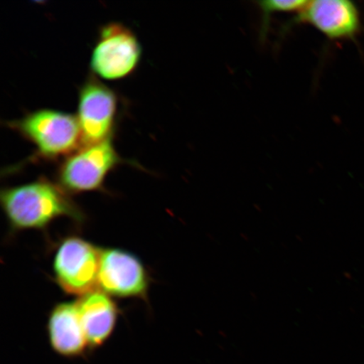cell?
I'll list each match as a JSON object with an SVG mask.
<instances>
[{"label":"cell","instance_id":"cell-5","mask_svg":"<svg viewBox=\"0 0 364 364\" xmlns=\"http://www.w3.org/2000/svg\"><path fill=\"white\" fill-rule=\"evenodd\" d=\"M101 254L88 240L68 236L54 255V280L63 292L78 297L97 290Z\"/></svg>","mask_w":364,"mask_h":364},{"label":"cell","instance_id":"cell-2","mask_svg":"<svg viewBox=\"0 0 364 364\" xmlns=\"http://www.w3.org/2000/svg\"><path fill=\"white\" fill-rule=\"evenodd\" d=\"M6 127L33 145L31 163L62 161L83 146L78 119L70 113L38 109Z\"/></svg>","mask_w":364,"mask_h":364},{"label":"cell","instance_id":"cell-6","mask_svg":"<svg viewBox=\"0 0 364 364\" xmlns=\"http://www.w3.org/2000/svg\"><path fill=\"white\" fill-rule=\"evenodd\" d=\"M118 110L115 91L92 74L81 85L78 97V119L84 145L112 139Z\"/></svg>","mask_w":364,"mask_h":364},{"label":"cell","instance_id":"cell-4","mask_svg":"<svg viewBox=\"0 0 364 364\" xmlns=\"http://www.w3.org/2000/svg\"><path fill=\"white\" fill-rule=\"evenodd\" d=\"M142 47L129 27L109 22L100 28L91 53L92 75L105 80H119L133 75L138 68Z\"/></svg>","mask_w":364,"mask_h":364},{"label":"cell","instance_id":"cell-1","mask_svg":"<svg viewBox=\"0 0 364 364\" xmlns=\"http://www.w3.org/2000/svg\"><path fill=\"white\" fill-rule=\"evenodd\" d=\"M0 204L12 233L45 230L58 218L83 225L86 215L72 196L57 182L40 177L29 183L8 186L0 193Z\"/></svg>","mask_w":364,"mask_h":364},{"label":"cell","instance_id":"cell-7","mask_svg":"<svg viewBox=\"0 0 364 364\" xmlns=\"http://www.w3.org/2000/svg\"><path fill=\"white\" fill-rule=\"evenodd\" d=\"M149 276L142 262L127 250L102 249L98 289L111 297L147 300Z\"/></svg>","mask_w":364,"mask_h":364},{"label":"cell","instance_id":"cell-9","mask_svg":"<svg viewBox=\"0 0 364 364\" xmlns=\"http://www.w3.org/2000/svg\"><path fill=\"white\" fill-rule=\"evenodd\" d=\"M47 331L49 344L59 356L77 358L90 351L76 301L56 304L49 313Z\"/></svg>","mask_w":364,"mask_h":364},{"label":"cell","instance_id":"cell-11","mask_svg":"<svg viewBox=\"0 0 364 364\" xmlns=\"http://www.w3.org/2000/svg\"><path fill=\"white\" fill-rule=\"evenodd\" d=\"M306 0H267V1H259L257 6L262 14V25L261 27V35L265 36L267 33L268 21L273 13L299 12L306 6Z\"/></svg>","mask_w":364,"mask_h":364},{"label":"cell","instance_id":"cell-10","mask_svg":"<svg viewBox=\"0 0 364 364\" xmlns=\"http://www.w3.org/2000/svg\"><path fill=\"white\" fill-rule=\"evenodd\" d=\"M90 351L101 348L113 333L119 309L111 296L95 290L76 301Z\"/></svg>","mask_w":364,"mask_h":364},{"label":"cell","instance_id":"cell-8","mask_svg":"<svg viewBox=\"0 0 364 364\" xmlns=\"http://www.w3.org/2000/svg\"><path fill=\"white\" fill-rule=\"evenodd\" d=\"M309 24L331 40L353 38L361 27L360 15L348 0L307 1L291 25Z\"/></svg>","mask_w":364,"mask_h":364},{"label":"cell","instance_id":"cell-3","mask_svg":"<svg viewBox=\"0 0 364 364\" xmlns=\"http://www.w3.org/2000/svg\"><path fill=\"white\" fill-rule=\"evenodd\" d=\"M126 162L114 147L112 139L84 145L59 164L57 183L71 196L105 192L107 176Z\"/></svg>","mask_w":364,"mask_h":364}]
</instances>
